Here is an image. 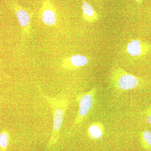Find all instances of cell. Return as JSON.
I'll list each match as a JSON object with an SVG mask.
<instances>
[{"label":"cell","instance_id":"obj_7","mask_svg":"<svg viewBox=\"0 0 151 151\" xmlns=\"http://www.w3.org/2000/svg\"><path fill=\"white\" fill-rule=\"evenodd\" d=\"M82 17L84 21L88 23H94L99 19V15L92 5L83 0L82 4Z\"/></svg>","mask_w":151,"mask_h":151},{"label":"cell","instance_id":"obj_1","mask_svg":"<svg viewBox=\"0 0 151 151\" xmlns=\"http://www.w3.org/2000/svg\"><path fill=\"white\" fill-rule=\"evenodd\" d=\"M42 97L50 105L53 115V126L47 148L51 149L57 143L65 112L68 108L69 101L66 97H51L42 93Z\"/></svg>","mask_w":151,"mask_h":151},{"label":"cell","instance_id":"obj_2","mask_svg":"<svg viewBox=\"0 0 151 151\" xmlns=\"http://www.w3.org/2000/svg\"><path fill=\"white\" fill-rule=\"evenodd\" d=\"M141 79L130 74L120 67L114 68L111 72L110 81L111 86L118 91H125L137 88Z\"/></svg>","mask_w":151,"mask_h":151},{"label":"cell","instance_id":"obj_12","mask_svg":"<svg viewBox=\"0 0 151 151\" xmlns=\"http://www.w3.org/2000/svg\"><path fill=\"white\" fill-rule=\"evenodd\" d=\"M147 121L148 124L151 125V107L149 109L146 115Z\"/></svg>","mask_w":151,"mask_h":151},{"label":"cell","instance_id":"obj_4","mask_svg":"<svg viewBox=\"0 0 151 151\" xmlns=\"http://www.w3.org/2000/svg\"><path fill=\"white\" fill-rule=\"evenodd\" d=\"M127 51L133 57H141L151 53V44L139 40H133L127 45Z\"/></svg>","mask_w":151,"mask_h":151},{"label":"cell","instance_id":"obj_8","mask_svg":"<svg viewBox=\"0 0 151 151\" xmlns=\"http://www.w3.org/2000/svg\"><path fill=\"white\" fill-rule=\"evenodd\" d=\"M104 132V126L100 122L92 123L89 126L87 134L89 137L93 140H97L103 137Z\"/></svg>","mask_w":151,"mask_h":151},{"label":"cell","instance_id":"obj_5","mask_svg":"<svg viewBox=\"0 0 151 151\" xmlns=\"http://www.w3.org/2000/svg\"><path fill=\"white\" fill-rule=\"evenodd\" d=\"M42 19L45 24L54 25L56 22V14L54 6L50 0H45L41 10Z\"/></svg>","mask_w":151,"mask_h":151},{"label":"cell","instance_id":"obj_13","mask_svg":"<svg viewBox=\"0 0 151 151\" xmlns=\"http://www.w3.org/2000/svg\"><path fill=\"white\" fill-rule=\"evenodd\" d=\"M135 1L138 4H140L143 1V0H135Z\"/></svg>","mask_w":151,"mask_h":151},{"label":"cell","instance_id":"obj_3","mask_svg":"<svg viewBox=\"0 0 151 151\" xmlns=\"http://www.w3.org/2000/svg\"><path fill=\"white\" fill-rule=\"evenodd\" d=\"M97 89L93 87L88 92L79 94L77 97L78 103V111L76 118L74 120V126L81 124L88 115L94 102Z\"/></svg>","mask_w":151,"mask_h":151},{"label":"cell","instance_id":"obj_10","mask_svg":"<svg viewBox=\"0 0 151 151\" xmlns=\"http://www.w3.org/2000/svg\"><path fill=\"white\" fill-rule=\"evenodd\" d=\"M140 139L142 145L148 150H151V131L146 130L141 133Z\"/></svg>","mask_w":151,"mask_h":151},{"label":"cell","instance_id":"obj_11","mask_svg":"<svg viewBox=\"0 0 151 151\" xmlns=\"http://www.w3.org/2000/svg\"><path fill=\"white\" fill-rule=\"evenodd\" d=\"M9 135L6 132L0 133V149L2 151H5L8 146Z\"/></svg>","mask_w":151,"mask_h":151},{"label":"cell","instance_id":"obj_9","mask_svg":"<svg viewBox=\"0 0 151 151\" xmlns=\"http://www.w3.org/2000/svg\"><path fill=\"white\" fill-rule=\"evenodd\" d=\"M16 14L21 25L23 27L28 26L30 21V16L28 12L23 8L17 6L16 10Z\"/></svg>","mask_w":151,"mask_h":151},{"label":"cell","instance_id":"obj_6","mask_svg":"<svg viewBox=\"0 0 151 151\" xmlns=\"http://www.w3.org/2000/svg\"><path fill=\"white\" fill-rule=\"evenodd\" d=\"M88 61L89 60L86 56L81 55H75L64 60L63 67L66 70H75L85 66Z\"/></svg>","mask_w":151,"mask_h":151}]
</instances>
